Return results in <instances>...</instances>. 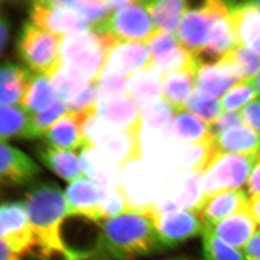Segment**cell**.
<instances>
[{"instance_id":"7402d4cb","label":"cell","mask_w":260,"mask_h":260,"mask_svg":"<svg viewBox=\"0 0 260 260\" xmlns=\"http://www.w3.org/2000/svg\"><path fill=\"white\" fill-rule=\"evenodd\" d=\"M208 228L224 243L238 249H243L258 232V225L248 210L234 214Z\"/></svg>"},{"instance_id":"e0dca14e","label":"cell","mask_w":260,"mask_h":260,"mask_svg":"<svg viewBox=\"0 0 260 260\" xmlns=\"http://www.w3.org/2000/svg\"><path fill=\"white\" fill-rule=\"evenodd\" d=\"M238 45L260 57V9L246 2H229Z\"/></svg>"},{"instance_id":"816d5d0a","label":"cell","mask_w":260,"mask_h":260,"mask_svg":"<svg viewBox=\"0 0 260 260\" xmlns=\"http://www.w3.org/2000/svg\"><path fill=\"white\" fill-rule=\"evenodd\" d=\"M40 260H50L49 258H41L39 257ZM63 260H86L84 259V253H79V254L76 256V257H74V258H63Z\"/></svg>"},{"instance_id":"f546056e","label":"cell","mask_w":260,"mask_h":260,"mask_svg":"<svg viewBox=\"0 0 260 260\" xmlns=\"http://www.w3.org/2000/svg\"><path fill=\"white\" fill-rule=\"evenodd\" d=\"M157 29L174 34L179 22L188 11L189 4L184 0H152L143 1Z\"/></svg>"},{"instance_id":"d4e9b609","label":"cell","mask_w":260,"mask_h":260,"mask_svg":"<svg viewBox=\"0 0 260 260\" xmlns=\"http://www.w3.org/2000/svg\"><path fill=\"white\" fill-rule=\"evenodd\" d=\"M198 65L173 73L162 80V100L172 107L174 112L185 110V103L196 90Z\"/></svg>"},{"instance_id":"7dc6e473","label":"cell","mask_w":260,"mask_h":260,"mask_svg":"<svg viewBox=\"0 0 260 260\" xmlns=\"http://www.w3.org/2000/svg\"><path fill=\"white\" fill-rule=\"evenodd\" d=\"M10 23L7 18H5L4 15H1L0 18V49L1 53L4 52L5 44L8 42L9 34H10Z\"/></svg>"},{"instance_id":"30bf717a","label":"cell","mask_w":260,"mask_h":260,"mask_svg":"<svg viewBox=\"0 0 260 260\" xmlns=\"http://www.w3.org/2000/svg\"><path fill=\"white\" fill-rule=\"evenodd\" d=\"M29 12L34 25L61 37L77 29L90 28L82 15L65 1H33Z\"/></svg>"},{"instance_id":"ac0fdd59","label":"cell","mask_w":260,"mask_h":260,"mask_svg":"<svg viewBox=\"0 0 260 260\" xmlns=\"http://www.w3.org/2000/svg\"><path fill=\"white\" fill-rule=\"evenodd\" d=\"M79 159L87 179L103 189L122 188L119 167L113 159L97 147H86L80 151Z\"/></svg>"},{"instance_id":"681fc988","label":"cell","mask_w":260,"mask_h":260,"mask_svg":"<svg viewBox=\"0 0 260 260\" xmlns=\"http://www.w3.org/2000/svg\"><path fill=\"white\" fill-rule=\"evenodd\" d=\"M21 257L0 241V260H21Z\"/></svg>"},{"instance_id":"f5cc1de1","label":"cell","mask_w":260,"mask_h":260,"mask_svg":"<svg viewBox=\"0 0 260 260\" xmlns=\"http://www.w3.org/2000/svg\"><path fill=\"white\" fill-rule=\"evenodd\" d=\"M248 4H250V5H253V6H255V7L258 8L260 9V0L259 1H256V0H253V1H247Z\"/></svg>"},{"instance_id":"6da1fadb","label":"cell","mask_w":260,"mask_h":260,"mask_svg":"<svg viewBox=\"0 0 260 260\" xmlns=\"http://www.w3.org/2000/svg\"><path fill=\"white\" fill-rule=\"evenodd\" d=\"M154 207L120 214L99 223L93 260H129L166 249L154 221Z\"/></svg>"},{"instance_id":"9c48e42d","label":"cell","mask_w":260,"mask_h":260,"mask_svg":"<svg viewBox=\"0 0 260 260\" xmlns=\"http://www.w3.org/2000/svg\"><path fill=\"white\" fill-rule=\"evenodd\" d=\"M0 237L11 250L24 256L38 246L24 202H7L0 207Z\"/></svg>"},{"instance_id":"9a60e30c","label":"cell","mask_w":260,"mask_h":260,"mask_svg":"<svg viewBox=\"0 0 260 260\" xmlns=\"http://www.w3.org/2000/svg\"><path fill=\"white\" fill-rule=\"evenodd\" d=\"M0 176L5 186H24L31 184L42 172L41 168L22 151L1 141Z\"/></svg>"},{"instance_id":"83f0119b","label":"cell","mask_w":260,"mask_h":260,"mask_svg":"<svg viewBox=\"0 0 260 260\" xmlns=\"http://www.w3.org/2000/svg\"><path fill=\"white\" fill-rule=\"evenodd\" d=\"M0 136L1 141L11 138L36 139L32 115L21 106H6L0 109Z\"/></svg>"},{"instance_id":"8d00e7d4","label":"cell","mask_w":260,"mask_h":260,"mask_svg":"<svg viewBox=\"0 0 260 260\" xmlns=\"http://www.w3.org/2000/svg\"><path fill=\"white\" fill-rule=\"evenodd\" d=\"M67 5L76 10L88 23L90 29H93L105 20H107L111 15L109 8L108 1L102 0H74L65 1Z\"/></svg>"},{"instance_id":"ba28073f","label":"cell","mask_w":260,"mask_h":260,"mask_svg":"<svg viewBox=\"0 0 260 260\" xmlns=\"http://www.w3.org/2000/svg\"><path fill=\"white\" fill-rule=\"evenodd\" d=\"M146 45L151 56L147 69L162 82L170 74L197 64V58L179 44L174 34L159 30Z\"/></svg>"},{"instance_id":"d590c367","label":"cell","mask_w":260,"mask_h":260,"mask_svg":"<svg viewBox=\"0 0 260 260\" xmlns=\"http://www.w3.org/2000/svg\"><path fill=\"white\" fill-rule=\"evenodd\" d=\"M184 108L210 125L222 114L220 101L210 98L194 90Z\"/></svg>"},{"instance_id":"ee69618b","label":"cell","mask_w":260,"mask_h":260,"mask_svg":"<svg viewBox=\"0 0 260 260\" xmlns=\"http://www.w3.org/2000/svg\"><path fill=\"white\" fill-rule=\"evenodd\" d=\"M242 122L243 121H242L240 111L223 112L211 125H209V127H210L211 135L215 139L225 131L229 130V128L242 124Z\"/></svg>"},{"instance_id":"4dcf8cb0","label":"cell","mask_w":260,"mask_h":260,"mask_svg":"<svg viewBox=\"0 0 260 260\" xmlns=\"http://www.w3.org/2000/svg\"><path fill=\"white\" fill-rule=\"evenodd\" d=\"M59 99L60 97L52 79L44 74L33 72L29 90L21 106L30 115L35 116L48 110Z\"/></svg>"},{"instance_id":"f907efd6","label":"cell","mask_w":260,"mask_h":260,"mask_svg":"<svg viewBox=\"0 0 260 260\" xmlns=\"http://www.w3.org/2000/svg\"><path fill=\"white\" fill-rule=\"evenodd\" d=\"M249 83H251V84L253 85L254 90L257 93V95L260 99V68L258 69V71L257 72L255 76L253 77V79Z\"/></svg>"},{"instance_id":"60d3db41","label":"cell","mask_w":260,"mask_h":260,"mask_svg":"<svg viewBox=\"0 0 260 260\" xmlns=\"http://www.w3.org/2000/svg\"><path fill=\"white\" fill-rule=\"evenodd\" d=\"M100 98L99 80L88 84L77 95L66 102L69 111L79 113L97 106Z\"/></svg>"},{"instance_id":"ab89813d","label":"cell","mask_w":260,"mask_h":260,"mask_svg":"<svg viewBox=\"0 0 260 260\" xmlns=\"http://www.w3.org/2000/svg\"><path fill=\"white\" fill-rule=\"evenodd\" d=\"M68 112L69 109L67 107L66 103L61 99H59L58 101L47 111L32 116L35 132L37 138L43 137L50 126L55 121H57L59 118L63 116Z\"/></svg>"},{"instance_id":"7a4b0ae2","label":"cell","mask_w":260,"mask_h":260,"mask_svg":"<svg viewBox=\"0 0 260 260\" xmlns=\"http://www.w3.org/2000/svg\"><path fill=\"white\" fill-rule=\"evenodd\" d=\"M29 225L37 238L41 258L61 254L74 258L79 252L67 248L61 237V224L69 216L65 194L57 183L38 182L32 184L25 196Z\"/></svg>"},{"instance_id":"836d02e7","label":"cell","mask_w":260,"mask_h":260,"mask_svg":"<svg viewBox=\"0 0 260 260\" xmlns=\"http://www.w3.org/2000/svg\"><path fill=\"white\" fill-rule=\"evenodd\" d=\"M202 250L205 260H247L243 251L224 243L208 226H204Z\"/></svg>"},{"instance_id":"7c38bea8","label":"cell","mask_w":260,"mask_h":260,"mask_svg":"<svg viewBox=\"0 0 260 260\" xmlns=\"http://www.w3.org/2000/svg\"><path fill=\"white\" fill-rule=\"evenodd\" d=\"M242 82L240 72L225 57L216 62H199L196 73V91L216 100Z\"/></svg>"},{"instance_id":"f1b7e54d","label":"cell","mask_w":260,"mask_h":260,"mask_svg":"<svg viewBox=\"0 0 260 260\" xmlns=\"http://www.w3.org/2000/svg\"><path fill=\"white\" fill-rule=\"evenodd\" d=\"M172 133L184 145L203 144L214 141L209 125L186 110L174 114Z\"/></svg>"},{"instance_id":"484cf974","label":"cell","mask_w":260,"mask_h":260,"mask_svg":"<svg viewBox=\"0 0 260 260\" xmlns=\"http://www.w3.org/2000/svg\"><path fill=\"white\" fill-rule=\"evenodd\" d=\"M218 152L238 155L260 154V138L244 124L234 125L214 139Z\"/></svg>"},{"instance_id":"f35d334b","label":"cell","mask_w":260,"mask_h":260,"mask_svg":"<svg viewBox=\"0 0 260 260\" xmlns=\"http://www.w3.org/2000/svg\"><path fill=\"white\" fill-rule=\"evenodd\" d=\"M225 57L237 67L243 78V82H250L260 68V57L240 45Z\"/></svg>"},{"instance_id":"d6986e66","label":"cell","mask_w":260,"mask_h":260,"mask_svg":"<svg viewBox=\"0 0 260 260\" xmlns=\"http://www.w3.org/2000/svg\"><path fill=\"white\" fill-rule=\"evenodd\" d=\"M248 201L249 197L243 189L220 192L206 200L197 213L204 226H212L234 214L248 210Z\"/></svg>"},{"instance_id":"cb8c5ba5","label":"cell","mask_w":260,"mask_h":260,"mask_svg":"<svg viewBox=\"0 0 260 260\" xmlns=\"http://www.w3.org/2000/svg\"><path fill=\"white\" fill-rule=\"evenodd\" d=\"M230 16L221 18L214 24L203 52L197 57L199 62L218 61L238 47Z\"/></svg>"},{"instance_id":"f6af8a7d","label":"cell","mask_w":260,"mask_h":260,"mask_svg":"<svg viewBox=\"0 0 260 260\" xmlns=\"http://www.w3.org/2000/svg\"><path fill=\"white\" fill-rule=\"evenodd\" d=\"M247 194L250 197L260 196V155L251 171L247 183Z\"/></svg>"},{"instance_id":"5bb4252c","label":"cell","mask_w":260,"mask_h":260,"mask_svg":"<svg viewBox=\"0 0 260 260\" xmlns=\"http://www.w3.org/2000/svg\"><path fill=\"white\" fill-rule=\"evenodd\" d=\"M64 194L69 216H79L97 224L103 221L101 205L106 197V189L81 177L69 184Z\"/></svg>"},{"instance_id":"5b68a950","label":"cell","mask_w":260,"mask_h":260,"mask_svg":"<svg viewBox=\"0 0 260 260\" xmlns=\"http://www.w3.org/2000/svg\"><path fill=\"white\" fill-rule=\"evenodd\" d=\"M62 37L41 29L33 23L23 25L18 35V52L29 70L52 78L61 66Z\"/></svg>"},{"instance_id":"4316f807","label":"cell","mask_w":260,"mask_h":260,"mask_svg":"<svg viewBox=\"0 0 260 260\" xmlns=\"http://www.w3.org/2000/svg\"><path fill=\"white\" fill-rule=\"evenodd\" d=\"M126 94L143 110L162 100V80L149 69H143L127 79Z\"/></svg>"},{"instance_id":"74e56055","label":"cell","mask_w":260,"mask_h":260,"mask_svg":"<svg viewBox=\"0 0 260 260\" xmlns=\"http://www.w3.org/2000/svg\"><path fill=\"white\" fill-rule=\"evenodd\" d=\"M257 93L249 82L236 84L220 100L222 112H236L255 100Z\"/></svg>"},{"instance_id":"277c9868","label":"cell","mask_w":260,"mask_h":260,"mask_svg":"<svg viewBox=\"0 0 260 260\" xmlns=\"http://www.w3.org/2000/svg\"><path fill=\"white\" fill-rule=\"evenodd\" d=\"M258 155H238L218 152L202 173L201 200L197 212L206 200L228 190L241 189L246 185Z\"/></svg>"},{"instance_id":"7bdbcfd3","label":"cell","mask_w":260,"mask_h":260,"mask_svg":"<svg viewBox=\"0 0 260 260\" xmlns=\"http://www.w3.org/2000/svg\"><path fill=\"white\" fill-rule=\"evenodd\" d=\"M243 124L260 138V99H256L240 111Z\"/></svg>"},{"instance_id":"52a82bcc","label":"cell","mask_w":260,"mask_h":260,"mask_svg":"<svg viewBox=\"0 0 260 260\" xmlns=\"http://www.w3.org/2000/svg\"><path fill=\"white\" fill-rule=\"evenodd\" d=\"M143 1H133L114 13L93 30L111 35L120 43H147L159 29L152 21Z\"/></svg>"},{"instance_id":"1f68e13d","label":"cell","mask_w":260,"mask_h":260,"mask_svg":"<svg viewBox=\"0 0 260 260\" xmlns=\"http://www.w3.org/2000/svg\"><path fill=\"white\" fill-rule=\"evenodd\" d=\"M177 156V170L202 174L218 153L213 142L203 144L184 145Z\"/></svg>"},{"instance_id":"db71d44e","label":"cell","mask_w":260,"mask_h":260,"mask_svg":"<svg viewBox=\"0 0 260 260\" xmlns=\"http://www.w3.org/2000/svg\"><path fill=\"white\" fill-rule=\"evenodd\" d=\"M160 260H188L186 258H166V259H160Z\"/></svg>"},{"instance_id":"c3c4849f","label":"cell","mask_w":260,"mask_h":260,"mask_svg":"<svg viewBox=\"0 0 260 260\" xmlns=\"http://www.w3.org/2000/svg\"><path fill=\"white\" fill-rule=\"evenodd\" d=\"M248 211L260 228V196L249 197Z\"/></svg>"},{"instance_id":"ffe728a7","label":"cell","mask_w":260,"mask_h":260,"mask_svg":"<svg viewBox=\"0 0 260 260\" xmlns=\"http://www.w3.org/2000/svg\"><path fill=\"white\" fill-rule=\"evenodd\" d=\"M42 138L47 146L69 152L79 149L81 151L88 147L79 115L70 111L55 121Z\"/></svg>"},{"instance_id":"d6a6232c","label":"cell","mask_w":260,"mask_h":260,"mask_svg":"<svg viewBox=\"0 0 260 260\" xmlns=\"http://www.w3.org/2000/svg\"><path fill=\"white\" fill-rule=\"evenodd\" d=\"M141 112L143 124L147 129L152 133L162 134L165 139L170 138L173 133V120L175 112L169 104L162 100L141 110Z\"/></svg>"},{"instance_id":"603a6c76","label":"cell","mask_w":260,"mask_h":260,"mask_svg":"<svg viewBox=\"0 0 260 260\" xmlns=\"http://www.w3.org/2000/svg\"><path fill=\"white\" fill-rule=\"evenodd\" d=\"M37 157L43 165L65 181L72 182L84 177L81 162L74 152L57 149L47 145H37Z\"/></svg>"},{"instance_id":"3957f363","label":"cell","mask_w":260,"mask_h":260,"mask_svg":"<svg viewBox=\"0 0 260 260\" xmlns=\"http://www.w3.org/2000/svg\"><path fill=\"white\" fill-rule=\"evenodd\" d=\"M96 106L78 113L87 145L97 147L108 155L121 171L127 164L142 157V138L101 120L97 115Z\"/></svg>"},{"instance_id":"44dd1931","label":"cell","mask_w":260,"mask_h":260,"mask_svg":"<svg viewBox=\"0 0 260 260\" xmlns=\"http://www.w3.org/2000/svg\"><path fill=\"white\" fill-rule=\"evenodd\" d=\"M33 72L10 61H4L0 69L1 107L21 106L29 90Z\"/></svg>"},{"instance_id":"8992f818","label":"cell","mask_w":260,"mask_h":260,"mask_svg":"<svg viewBox=\"0 0 260 260\" xmlns=\"http://www.w3.org/2000/svg\"><path fill=\"white\" fill-rule=\"evenodd\" d=\"M230 15L229 2L207 0L184 14L174 35L179 44L197 58L203 52L214 24Z\"/></svg>"},{"instance_id":"2e32d148","label":"cell","mask_w":260,"mask_h":260,"mask_svg":"<svg viewBox=\"0 0 260 260\" xmlns=\"http://www.w3.org/2000/svg\"><path fill=\"white\" fill-rule=\"evenodd\" d=\"M150 62L149 50L145 43L122 42L109 52L103 71L129 79L137 72L148 69Z\"/></svg>"},{"instance_id":"b9f144b4","label":"cell","mask_w":260,"mask_h":260,"mask_svg":"<svg viewBox=\"0 0 260 260\" xmlns=\"http://www.w3.org/2000/svg\"><path fill=\"white\" fill-rule=\"evenodd\" d=\"M127 79L113 73L102 72L99 79L100 96L108 97L126 94Z\"/></svg>"},{"instance_id":"bcb514c9","label":"cell","mask_w":260,"mask_h":260,"mask_svg":"<svg viewBox=\"0 0 260 260\" xmlns=\"http://www.w3.org/2000/svg\"><path fill=\"white\" fill-rule=\"evenodd\" d=\"M243 253L247 260H260V230L243 247Z\"/></svg>"},{"instance_id":"8fae6325","label":"cell","mask_w":260,"mask_h":260,"mask_svg":"<svg viewBox=\"0 0 260 260\" xmlns=\"http://www.w3.org/2000/svg\"><path fill=\"white\" fill-rule=\"evenodd\" d=\"M155 209V208H154ZM155 225L166 249L202 234L204 224L197 211L180 209L154 212Z\"/></svg>"},{"instance_id":"e575fe53","label":"cell","mask_w":260,"mask_h":260,"mask_svg":"<svg viewBox=\"0 0 260 260\" xmlns=\"http://www.w3.org/2000/svg\"><path fill=\"white\" fill-rule=\"evenodd\" d=\"M101 35L93 29H77L62 37L61 42V63L74 57L79 52L97 44Z\"/></svg>"},{"instance_id":"4fadbf2b","label":"cell","mask_w":260,"mask_h":260,"mask_svg":"<svg viewBox=\"0 0 260 260\" xmlns=\"http://www.w3.org/2000/svg\"><path fill=\"white\" fill-rule=\"evenodd\" d=\"M96 111L99 117L114 127L141 137L143 130V115L137 105L127 94L100 96Z\"/></svg>"}]
</instances>
